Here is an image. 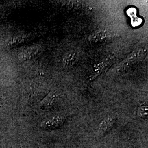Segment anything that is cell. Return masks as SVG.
Listing matches in <instances>:
<instances>
[{"mask_svg":"<svg viewBox=\"0 0 148 148\" xmlns=\"http://www.w3.org/2000/svg\"><path fill=\"white\" fill-rule=\"evenodd\" d=\"M108 36V32L106 30L99 29L92 32L88 36V40L90 43L100 42L104 41Z\"/></svg>","mask_w":148,"mask_h":148,"instance_id":"obj_2","label":"cell"},{"mask_svg":"<svg viewBox=\"0 0 148 148\" xmlns=\"http://www.w3.org/2000/svg\"><path fill=\"white\" fill-rule=\"evenodd\" d=\"M38 48L35 47H32L24 50L19 55V59L20 60H26L32 58L38 52Z\"/></svg>","mask_w":148,"mask_h":148,"instance_id":"obj_3","label":"cell"},{"mask_svg":"<svg viewBox=\"0 0 148 148\" xmlns=\"http://www.w3.org/2000/svg\"><path fill=\"white\" fill-rule=\"evenodd\" d=\"M25 36H18V37H14L11 41L8 42V45H12L14 44H18L19 43L21 42L24 41V39L25 38Z\"/></svg>","mask_w":148,"mask_h":148,"instance_id":"obj_6","label":"cell"},{"mask_svg":"<svg viewBox=\"0 0 148 148\" xmlns=\"http://www.w3.org/2000/svg\"><path fill=\"white\" fill-rule=\"evenodd\" d=\"M55 95L52 93H51L45 98V99L42 101L41 105L43 106H51L54 99Z\"/></svg>","mask_w":148,"mask_h":148,"instance_id":"obj_5","label":"cell"},{"mask_svg":"<svg viewBox=\"0 0 148 148\" xmlns=\"http://www.w3.org/2000/svg\"><path fill=\"white\" fill-rule=\"evenodd\" d=\"M146 52L147 50L143 48H139L137 50L134 51L132 53L129 55V56H128L127 58L122 62L119 68V70H123L128 67L130 65L132 64L133 63L142 58Z\"/></svg>","mask_w":148,"mask_h":148,"instance_id":"obj_1","label":"cell"},{"mask_svg":"<svg viewBox=\"0 0 148 148\" xmlns=\"http://www.w3.org/2000/svg\"><path fill=\"white\" fill-rule=\"evenodd\" d=\"M76 54L74 51H70L63 57V63L66 66H70L75 63Z\"/></svg>","mask_w":148,"mask_h":148,"instance_id":"obj_4","label":"cell"},{"mask_svg":"<svg viewBox=\"0 0 148 148\" xmlns=\"http://www.w3.org/2000/svg\"><path fill=\"white\" fill-rule=\"evenodd\" d=\"M139 115L141 117L147 116L148 114V108L147 106H142L139 109Z\"/></svg>","mask_w":148,"mask_h":148,"instance_id":"obj_7","label":"cell"}]
</instances>
